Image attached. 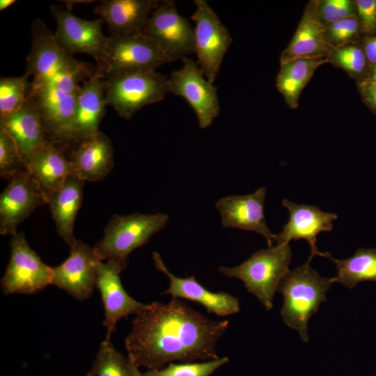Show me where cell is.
<instances>
[{"label":"cell","instance_id":"cell-29","mask_svg":"<svg viewBox=\"0 0 376 376\" xmlns=\"http://www.w3.org/2000/svg\"><path fill=\"white\" fill-rule=\"evenodd\" d=\"M92 366L95 376H134L133 361L108 340L100 343Z\"/></svg>","mask_w":376,"mask_h":376},{"label":"cell","instance_id":"cell-27","mask_svg":"<svg viewBox=\"0 0 376 376\" xmlns=\"http://www.w3.org/2000/svg\"><path fill=\"white\" fill-rule=\"evenodd\" d=\"M329 61L327 58H300L281 63L276 78V88L290 108L298 107L301 93L315 71Z\"/></svg>","mask_w":376,"mask_h":376},{"label":"cell","instance_id":"cell-13","mask_svg":"<svg viewBox=\"0 0 376 376\" xmlns=\"http://www.w3.org/2000/svg\"><path fill=\"white\" fill-rule=\"evenodd\" d=\"M48 198L26 169L13 176L0 196V233L13 235L17 226Z\"/></svg>","mask_w":376,"mask_h":376},{"label":"cell","instance_id":"cell-9","mask_svg":"<svg viewBox=\"0 0 376 376\" xmlns=\"http://www.w3.org/2000/svg\"><path fill=\"white\" fill-rule=\"evenodd\" d=\"M10 244V257L1 280L4 295H32L52 284V267L42 261L23 233L12 235Z\"/></svg>","mask_w":376,"mask_h":376},{"label":"cell","instance_id":"cell-16","mask_svg":"<svg viewBox=\"0 0 376 376\" xmlns=\"http://www.w3.org/2000/svg\"><path fill=\"white\" fill-rule=\"evenodd\" d=\"M125 268L115 261L100 260L97 264L96 288L100 290L104 310L103 325L109 340L118 322L130 315H136L145 306L132 297L123 286L120 272Z\"/></svg>","mask_w":376,"mask_h":376},{"label":"cell","instance_id":"cell-39","mask_svg":"<svg viewBox=\"0 0 376 376\" xmlns=\"http://www.w3.org/2000/svg\"><path fill=\"white\" fill-rule=\"evenodd\" d=\"M365 81H376V65L371 67L367 77L363 80Z\"/></svg>","mask_w":376,"mask_h":376},{"label":"cell","instance_id":"cell-34","mask_svg":"<svg viewBox=\"0 0 376 376\" xmlns=\"http://www.w3.org/2000/svg\"><path fill=\"white\" fill-rule=\"evenodd\" d=\"M317 12L322 22L329 24L356 17L354 3L350 0H325L318 4Z\"/></svg>","mask_w":376,"mask_h":376},{"label":"cell","instance_id":"cell-40","mask_svg":"<svg viewBox=\"0 0 376 376\" xmlns=\"http://www.w3.org/2000/svg\"><path fill=\"white\" fill-rule=\"evenodd\" d=\"M16 2L15 0H1L0 1V10L3 11L9 8Z\"/></svg>","mask_w":376,"mask_h":376},{"label":"cell","instance_id":"cell-25","mask_svg":"<svg viewBox=\"0 0 376 376\" xmlns=\"http://www.w3.org/2000/svg\"><path fill=\"white\" fill-rule=\"evenodd\" d=\"M329 47L327 29L317 8H309L304 13L292 39L282 52L280 61L284 63L300 58H326Z\"/></svg>","mask_w":376,"mask_h":376},{"label":"cell","instance_id":"cell-38","mask_svg":"<svg viewBox=\"0 0 376 376\" xmlns=\"http://www.w3.org/2000/svg\"><path fill=\"white\" fill-rule=\"evenodd\" d=\"M362 47L370 68L376 65V34L367 36Z\"/></svg>","mask_w":376,"mask_h":376},{"label":"cell","instance_id":"cell-22","mask_svg":"<svg viewBox=\"0 0 376 376\" xmlns=\"http://www.w3.org/2000/svg\"><path fill=\"white\" fill-rule=\"evenodd\" d=\"M161 0H105L95 8L111 36L143 32L147 21Z\"/></svg>","mask_w":376,"mask_h":376},{"label":"cell","instance_id":"cell-36","mask_svg":"<svg viewBox=\"0 0 376 376\" xmlns=\"http://www.w3.org/2000/svg\"><path fill=\"white\" fill-rule=\"evenodd\" d=\"M354 5L361 31L367 36L376 34V0H357Z\"/></svg>","mask_w":376,"mask_h":376},{"label":"cell","instance_id":"cell-17","mask_svg":"<svg viewBox=\"0 0 376 376\" xmlns=\"http://www.w3.org/2000/svg\"><path fill=\"white\" fill-rule=\"evenodd\" d=\"M31 34L26 73L32 76L33 81L49 79L59 72L75 68L81 63L61 47L54 33L40 19H36L32 22Z\"/></svg>","mask_w":376,"mask_h":376},{"label":"cell","instance_id":"cell-1","mask_svg":"<svg viewBox=\"0 0 376 376\" xmlns=\"http://www.w3.org/2000/svg\"><path fill=\"white\" fill-rule=\"evenodd\" d=\"M135 315L125 347L136 366L148 370L219 358L217 343L229 325L228 320L210 319L178 299L152 301Z\"/></svg>","mask_w":376,"mask_h":376},{"label":"cell","instance_id":"cell-5","mask_svg":"<svg viewBox=\"0 0 376 376\" xmlns=\"http://www.w3.org/2000/svg\"><path fill=\"white\" fill-rule=\"evenodd\" d=\"M105 104L129 120L143 107L157 103L170 93L168 77L157 71H133L107 76Z\"/></svg>","mask_w":376,"mask_h":376},{"label":"cell","instance_id":"cell-6","mask_svg":"<svg viewBox=\"0 0 376 376\" xmlns=\"http://www.w3.org/2000/svg\"><path fill=\"white\" fill-rule=\"evenodd\" d=\"M169 57L144 32L109 36L101 63L104 77L133 71H156L172 63Z\"/></svg>","mask_w":376,"mask_h":376},{"label":"cell","instance_id":"cell-3","mask_svg":"<svg viewBox=\"0 0 376 376\" xmlns=\"http://www.w3.org/2000/svg\"><path fill=\"white\" fill-rule=\"evenodd\" d=\"M289 244H274L260 249L235 267L221 266L222 274L241 280L246 290L253 295L267 310L273 308L274 295L289 272L292 258Z\"/></svg>","mask_w":376,"mask_h":376},{"label":"cell","instance_id":"cell-14","mask_svg":"<svg viewBox=\"0 0 376 376\" xmlns=\"http://www.w3.org/2000/svg\"><path fill=\"white\" fill-rule=\"evenodd\" d=\"M100 260L93 247L81 240L70 248V255L58 266L52 267V284L75 299H89L96 288L97 264Z\"/></svg>","mask_w":376,"mask_h":376},{"label":"cell","instance_id":"cell-37","mask_svg":"<svg viewBox=\"0 0 376 376\" xmlns=\"http://www.w3.org/2000/svg\"><path fill=\"white\" fill-rule=\"evenodd\" d=\"M359 87L363 100L376 114V81H362Z\"/></svg>","mask_w":376,"mask_h":376},{"label":"cell","instance_id":"cell-2","mask_svg":"<svg viewBox=\"0 0 376 376\" xmlns=\"http://www.w3.org/2000/svg\"><path fill=\"white\" fill-rule=\"evenodd\" d=\"M311 260L294 268L282 279L278 291L283 296L281 310L284 323L298 331L304 342L308 341L309 319L327 299V292L334 283L310 266Z\"/></svg>","mask_w":376,"mask_h":376},{"label":"cell","instance_id":"cell-28","mask_svg":"<svg viewBox=\"0 0 376 376\" xmlns=\"http://www.w3.org/2000/svg\"><path fill=\"white\" fill-rule=\"evenodd\" d=\"M327 258L337 269L336 276L331 278L333 283L352 289L360 282H376V248H360L346 259H336L331 254Z\"/></svg>","mask_w":376,"mask_h":376},{"label":"cell","instance_id":"cell-24","mask_svg":"<svg viewBox=\"0 0 376 376\" xmlns=\"http://www.w3.org/2000/svg\"><path fill=\"white\" fill-rule=\"evenodd\" d=\"M0 130L13 139L24 164L31 155L48 139L41 117L28 98L19 110L0 118Z\"/></svg>","mask_w":376,"mask_h":376},{"label":"cell","instance_id":"cell-21","mask_svg":"<svg viewBox=\"0 0 376 376\" xmlns=\"http://www.w3.org/2000/svg\"><path fill=\"white\" fill-rule=\"evenodd\" d=\"M79 142L70 159L74 175L84 182L104 179L114 166L110 139L99 131Z\"/></svg>","mask_w":376,"mask_h":376},{"label":"cell","instance_id":"cell-12","mask_svg":"<svg viewBox=\"0 0 376 376\" xmlns=\"http://www.w3.org/2000/svg\"><path fill=\"white\" fill-rule=\"evenodd\" d=\"M50 11L56 22L54 36L61 47L71 55L88 54L99 65L108 40L102 33L103 19L86 20L61 6H52Z\"/></svg>","mask_w":376,"mask_h":376},{"label":"cell","instance_id":"cell-30","mask_svg":"<svg viewBox=\"0 0 376 376\" xmlns=\"http://www.w3.org/2000/svg\"><path fill=\"white\" fill-rule=\"evenodd\" d=\"M29 75L1 77L0 118L7 117L19 110L27 100L31 88Z\"/></svg>","mask_w":376,"mask_h":376},{"label":"cell","instance_id":"cell-11","mask_svg":"<svg viewBox=\"0 0 376 376\" xmlns=\"http://www.w3.org/2000/svg\"><path fill=\"white\" fill-rule=\"evenodd\" d=\"M143 32L173 61L194 54V30L172 0H161L150 14Z\"/></svg>","mask_w":376,"mask_h":376},{"label":"cell","instance_id":"cell-33","mask_svg":"<svg viewBox=\"0 0 376 376\" xmlns=\"http://www.w3.org/2000/svg\"><path fill=\"white\" fill-rule=\"evenodd\" d=\"M332 58L336 64L354 76L363 75L368 64L363 47L353 45L337 49Z\"/></svg>","mask_w":376,"mask_h":376},{"label":"cell","instance_id":"cell-35","mask_svg":"<svg viewBox=\"0 0 376 376\" xmlns=\"http://www.w3.org/2000/svg\"><path fill=\"white\" fill-rule=\"evenodd\" d=\"M361 31L358 19L356 17L342 19L331 24L327 30V38L334 42L339 43L350 40Z\"/></svg>","mask_w":376,"mask_h":376},{"label":"cell","instance_id":"cell-26","mask_svg":"<svg viewBox=\"0 0 376 376\" xmlns=\"http://www.w3.org/2000/svg\"><path fill=\"white\" fill-rule=\"evenodd\" d=\"M84 184V181L71 175L64 185L48 198L57 233L70 248L77 241L74 235V226L81 205Z\"/></svg>","mask_w":376,"mask_h":376},{"label":"cell","instance_id":"cell-31","mask_svg":"<svg viewBox=\"0 0 376 376\" xmlns=\"http://www.w3.org/2000/svg\"><path fill=\"white\" fill-rule=\"evenodd\" d=\"M227 357L194 362L171 363L160 369L148 370L145 376H210L228 363Z\"/></svg>","mask_w":376,"mask_h":376},{"label":"cell","instance_id":"cell-41","mask_svg":"<svg viewBox=\"0 0 376 376\" xmlns=\"http://www.w3.org/2000/svg\"><path fill=\"white\" fill-rule=\"evenodd\" d=\"M134 376H145L143 373H141L140 371L139 368L136 366L134 363Z\"/></svg>","mask_w":376,"mask_h":376},{"label":"cell","instance_id":"cell-19","mask_svg":"<svg viewBox=\"0 0 376 376\" xmlns=\"http://www.w3.org/2000/svg\"><path fill=\"white\" fill-rule=\"evenodd\" d=\"M157 269L163 272L169 280V286L164 294L173 299L182 298L196 301L204 306L210 313L217 316H227L239 313L240 306L237 298L224 292L210 291L198 282L194 276L184 278L172 274L164 263L157 252L152 253Z\"/></svg>","mask_w":376,"mask_h":376},{"label":"cell","instance_id":"cell-7","mask_svg":"<svg viewBox=\"0 0 376 376\" xmlns=\"http://www.w3.org/2000/svg\"><path fill=\"white\" fill-rule=\"evenodd\" d=\"M79 88L52 79L31 81L28 100L38 110L47 136L53 141H70Z\"/></svg>","mask_w":376,"mask_h":376},{"label":"cell","instance_id":"cell-42","mask_svg":"<svg viewBox=\"0 0 376 376\" xmlns=\"http://www.w3.org/2000/svg\"><path fill=\"white\" fill-rule=\"evenodd\" d=\"M85 376H95V370L92 366Z\"/></svg>","mask_w":376,"mask_h":376},{"label":"cell","instance_id":"cell-18","mask_svg":"<svg viewBox=\"0 0 376 376\" xmlns=\"http://www.w3.org/2000/svg\"><path fill=\"white\" fill-rule=\"evenodd\" d=\"M267 189L260 187L252 194L228 196L215 204L224 228L256 232L263 236L271 246L275 244L276 235L266 223L264 204Z\"/></svg>","mask_w":376,"mask_h":376},{"label":"cell","instance_id":"cell-4","mask_svg":"<svg viewBox=\"0 0 376 376\" xmlns=\"http://www.w3.org/2000/svg\"><path fill=\"white\" fill-rule=\"evenodd\" d=\"M169 219L164 213L115 214L93 249L100 260L115 261L126 267L130 254L163 229Z\"/></svg>","mask_w":376,"mask_h":376},{"label":"cell","instance_id":"cell-23","mask_svg":"<svg viewBox=\"0 0 376 376\" xmlns=\"http://www.w3.org/2000/svg\"><path fill=\"white\" fill-rule=\"evenodd\" d=\"M26 169L49 198L58 191L74 170L55 143L47 139L29 158Z\"/></svg>","mask_w":376,"mask_h":376},{"label":"cell","instance_id":"cell-15","mask_svg":"<svg viewBox=\"0 0 376 376\" xmlns=\"http://www.w3.org/2000/svg\"><path fill=\"white\" fill-rule=\"evenodd\" d=\"M282 205L289 212V219L281 233L276 235L275 244H289L291 240L303 239L310 246L309 260L318 256L327 258L329 253H322L318 249L317 236L322 232H330L338 215L324 212L318 206L297 204L286 198L283 199Z\"/></svg>","mask_w":376,"mask_h":376},{"label":"cell","instance_id":"cell-20","mask_svg":"<svg viewBox=\"0 0 376 376\" xmlns=\"http://www.w3.org/2000/svg\"><path fill=\"white\" fill-rule=\"evenodd\" d=\"M105 79L98 71L82 81L77 97L70 141H80L99 130L105 113Z\"/></svg>","mask_w":376,"mask_h":376},{"label":"cell","instance_id":"cell-32","mask_svg":"<svg viewBox=\"0 0 376 376\" xmlns=\"http://www.w3.org/2000/svg\"><path fill=\"white\" fill-rule=\"evenodd\" d=\"M25 164L13 139L0 130V176L10 180L21 171Z\"/></svg>","mask_w":376,"mask_h":376},{"label":"cell","instance_id":"cell-10","mask_svg":"<svg viewBox=\"0 0 376 376\" xmlns=\"http://www.w3.org/2000/svg\"><path fill=\"white\" fill-rule=\"evenodd\" d=\"M180 68L168 77L170 93L183 97L194 111L199 127H210L220 113L217 87L205 77L197 62L182 59Z\"/></svg>","mask_w":376,"mask_h":376},{"label":"cell","instance_id":"cell-8","mask_svg":"<svg viewBox=\"0 0 376 376\" xmlns=\"http://www.w3.org/2000/svg\"><path fill=\"white\" fill-rule=\"evenodd\" d=\"M194 54L206 79L214 84L233 38L217 14L205 0H195Z\"/></svg>","mask_w":376,"mask_h":376}]
</instances>
